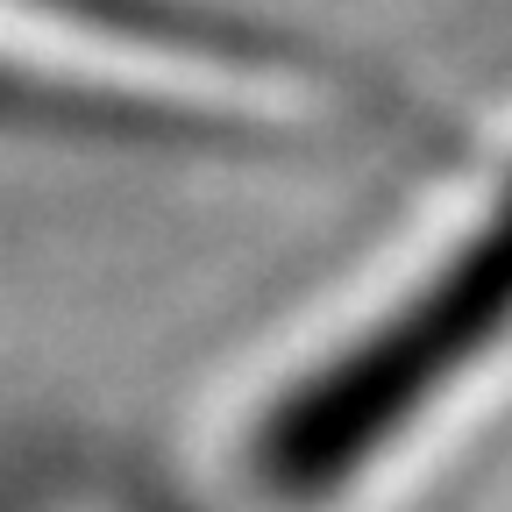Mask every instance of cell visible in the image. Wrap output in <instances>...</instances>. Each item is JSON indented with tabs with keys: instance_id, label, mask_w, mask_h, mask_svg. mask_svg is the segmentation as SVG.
<instances>
[{
	"instance_id": "cell-1",
	"label": "cell",
	"mask_w": 512,
	"mask_h": 512,
	"mask_svg": "<svg viewBox=\"0 0 512 512\" xmlns=\"http://www.w3.org/2000/svg\"><path fill=\"white\" fill-rule=\"evenodd\" d=\"M512 335V192L384 320L256 413L242 484L264 512H320L413 441Z\"/></svg>"
}]
</instances>
